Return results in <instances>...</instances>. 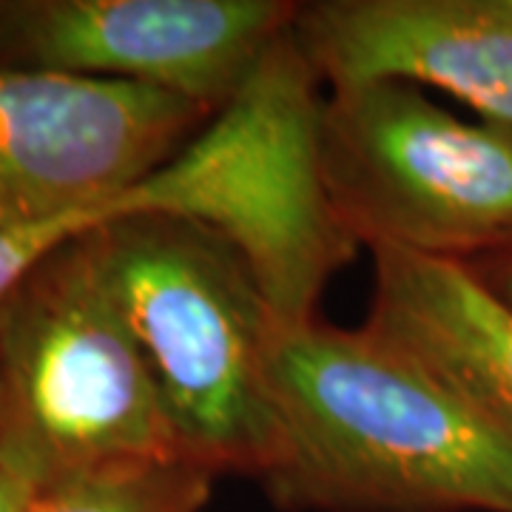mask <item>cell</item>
<instances>
[{"label": "cell", "instance_id": "6da1fadb", "mask_svg": "<svg viewBox=\"0 0 512 512\" xmlns=\"http://www.w3.org/2000/svg\"><path fill=\"white\" fill-rule=\"evenodd\" d=\"M288 512H512V436L396 345L279 319L268 353Z\"/></svg>", "mask_w": 512, "mask_h": 512}, {"label": "cell", "instance_id": "7a4b0ae2", "mask_svg": "<svg viewBox=\"0 0 512 512\" xmlns=\"http://www.w3.org/2000/svg\"><path fill=\"white\" fill-rule=\"evenodd\" d=\"M94 268L146 359L185 461L271 473L268 353L279 311L245 239L188 211H131L86 231Z\"/></svg>", "mask_w": 512, "mask_h": 512}, {"label": "cell", "instance_id": "3957f363", "mask_svg": "<svg viewBox=\"0 0 512 512\" xmlns=\"http://www.w3.org/2000/svg\"><path fill=\"white\" fill-rule=\"evenodd\" d=\"M0 379V461L37 487L183 458L86 234L46 256L0 302Z\"/></svg>", "mask_w": 512, "mask_h": 512}, {"label": "cell", "instance_id": "277c9868", "mask_svg": "<svg viewBox=\"0 0 512 512\" xmlns=\"http://www.w3.org/2000/svg\"><path fill=\"white\" fill-rule=\"evenodd\" d=\"M313 180L350 245L473 262L512 248V126L464 120L407 83L333 89Z\"/></svg>", "mask_w": 512, "mask_h": 512}, {"label": "cell", "instance_id": "5b68a950", "mask_svg": "<svg viewBox=\"0 0 512 512\" xmlns=\"http://www.w3.org/2000/svg\"><path fill=\"white\" fill-rule=\"evenodd\" d=\"M291 0H18L0 3V69L83 74L237 106L291 32Z\"/></svg>", "mask_w": 512, "mask_h": 512}, {"label": "cell", "instance_id": "8992f818", "mask_svg": "<svg viewBox=\"0 0 512 512\" xmlns=\"http://www.w3.org/2000/svg\"><path fill=\"white\" fill-rule=\"evenodd\" d=\"M211 117L134 83L0 69V231L114 211Z\"/></svg>", "mask_w": 512, "mask_h": 512}, {"label": "cell", "instance_id": "52a82bcc", "mask_svg": "<svg viewBox=\"0 0 512 512\" xmlns=\"http://www.w3.org/2000/svg\"><path fill=\"white\" fill-rule=\"evenodd\" d=\"M293 43L316 80L433 86L512 126V0L299 3Z\"/></svg>", "mask_w": 512, "mask_h": 512}, {"label": "cell", "instance_id": "ba28073f", "mask_svg": "<svg viewBox=\"0 0 512 512\" xmlns=\"http://www.w3.org/2000/svg\"><path fill=\"white\" fill-rule=\"evenodd\" d=\"M365 328L427 367L512 436V311L453 259L373 248Z\"/></svg>", "mask_w": 512, "mask_h": 512}, {"label": "cell", "instance_id": "9c48e42d", "mask_svg": "<svg viewBox=\"0 0 512 512\" xmlns=\"http://www.w3.org/2000/svg\"><path fill=\"white\" fill-rule=\"evenodd\" d=\"M217 476L191 461H146L40 484L23 512H202Z\"/></svg>", "mask_w": 512, "mask_h": 512}, {"label": "cell", "instance_id": "30bf717a", "mask_svg": "<svg viewBox=\"0 0 512 512\" xmlns=\"http://www.w3.org/2000/svg\"><path fill=\"white\" fill-rule=\"evenodd\" d=\"M114 220V211H83L60 220L3 228L0 231V302L18 288L37 265L66 242L83 237L103 222Z\"/></svg>", "mask_w": 512, "mask_h": 512}, {"label": "cell", "instance_id": "8fae6325", "mask_svg": "<svg viewBox=\"0 0 512 512\" xmlns=\"http://www.w3.org/2000/svg\"><path fill=\"white\" fill-rule=\"evenodd\" d=\"M464 265L476 274L478 282L493 293L507 311H512V248L481 256L473 262H464Z\"/></svg>", "mask_w": 512, "mask_h": 512}, {"label": "cell", "instance_id": "7c38bea8", "mask_svg": "<svg viewBox=\"0 0 512 512\" xmlns=\"http://www.w3.org/2000/svg\"><path fill=\"white\" fill-rule=\"evenodd\" d=\"M37 484L18 473L6 461H0V512H23L32 501Z\"/></svg>", "mask_w": 512, "mask_h": 512}, {"label": "cell", "instance_id": "4fadbf2b", "mask_svg": "<svg viewBox=\"0 0 512 512\" xmlns=\"http://www.w3.org/2000/svg\"><path fill=\"white\" fill-rule=\"evenodd\" d=\"M0 402H3V379H0Z\"/></svg>", "mask_w": 512, "mask_h": 512}]
</instances>
